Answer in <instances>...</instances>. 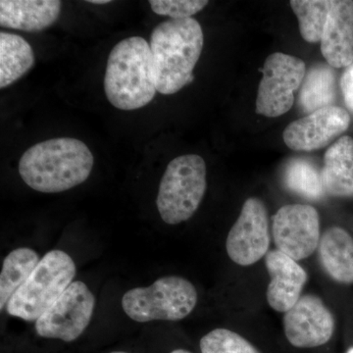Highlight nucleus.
Instances as JSON below:
<instances>
[{"mask_svg": "<svg viewBox=\"0 0 353 353\" xmlns=\"http://www.w3.org/2000/svg\"><path fill=\"white\" fill-rule=\"evenodd\" d=\"M95 299L85 283L69 285L57 303L36 321L39 336L63 341L77 340L87 329L94 313Z\"/></svg>", "mask_w": 353, "mask_h": 353, "instance_id": "nucleus-8", "label": "nucleus"}, {"mask_svg": "<svg viewBox=\"0 0 353 353\" xmlns=\"http://www.w3.org/2000/svg\"><path fill=\"white\" fill-rule=\"evenodd\" d=\"M320 43L330 66L347 68L353 63V1H334Z\"/></svg>", "mask_w": 353, "mask_h": 353, "instance_id": "nucleus-14", "label": "nucleus"}, {"mask_svg": "<svg viewBox=\"0 0 353 353\" xmlns=\"http://www.w3.org/2000/svg\"><path fill=\"white\" fill-rule=\"evenodd\" d=\"M272 230L278 250L296 261L313 254L321 239L319 214L307 204H289L279 209Z\"/></svg>", "mask_w": 353, "mask_h": 353, "instance_id": "nucleus-9", "label": "nucleus"}, {"mask_svg": "<svg viewBox=\"0 0 353 353\" xmlns=\"http://www.w3.org/2000/svg\"><path fill=\"white\" fill-rule=\"evenodd\" d=\"M206 164L196 154L181 155L167 166L157 196V209L166 224L189 220L206 190Z\"/></svg>", "mask_w": 353, "mask_h": 353, "instance_id": "nucleus-5", "label": "nucleus"}, {"mask_svg": "<svg viewBox=\"0 0 353 353\" xmlns=\"http://www.w3.org/2000/svg\"><path fill=\"white\" fill-rule=\"evenodd\" d=\"M336 99V77L330 65H314L306 73L301 92L299 105L305 113L333 106Z\"/></svg>", "mask_w": 353, "mask_h": 353, "instance_id": "nucleus-19", "label": "nucleus"}, {"mask_svg": "<svg viewBox=\"0 0 353 353\" xmlns=\"http://www.w3.org/2000/svg\"><path fill=\"white\" fill-rule=\"evenodd\" d=\"M201 353H260L241 334L227 329H215L201 341Z\"/></svg>", "mask_w": 353, "mask_h": 353, "instance_id": "nucleus-23", "label": "nucleus"}, {"mask_svg": "<svg viewBox=\"0 0 353 353\" xmlns=\"http://www.w3.org/2000/svg\"><path fill=\"white\" fill-rule=\"evenodd\" d=\"M265 263L270 275L267 301L278 312L285 313L303 296L307 273L296 260L278 250L267 253Z\"/></svg>", "mask_w": 353, "mask_h": 353, "instance_id": "nucleus-13", "label": "nucleus"}, {"mask_svg": "<svg viewBox=\"0 0 353 353\" xmlns=\"http://www.w3.org/2000/svg\"><path fill=\"white\" fill-rule=\"evenodd\" d=\"M345 353H353V347L348 348Z\"/></svg>", "mask_w": 353, "mask_h": 353, "instance_id": "nucleus-28", "label": "nucleus"}, {"mask_svg": "<svg viewBox=\"0 0 353 353\" xmlns=\"http://www.w3.org/2000/svg\"><path fill=\"white\" fill-rule=\"evenodd\" d=\"M325 194L334 197L353 196V139L343 137L330 146L321 171Z\"/></svg>", "mask_w": 353, "mask_h": 353, "instance_id": "nucleus-16", "label": "nucleus"}, {"mask_svg": "<svg viewBox=\"0 0 353 353\" xmlns=\"http://www.w3.org/2000/svg\"><path fill=\"white\" fill-rule=\"evenodd\" d=\"M34 64V50L24 38L0 32V88L17 82Z\"/></svg>", "mask_w": 353, "mask_h": 353, "instance_id": "nucleus-18", "label": "nucleus"}, {"mask_svg": "<svg viewBox=\"0 0 353 353\" xmlns=\"http://www.w3.org/2000/svg\"><path fill=\"white\" fill-rule=\"evenodd\" d=\"M332 0H292L290 6L299 22L301 37L308 43L321 41L330 11L333 7Z\"/></svg>", "mask_w": 353, "mask_h": 353, "instance_id": "nucleus-21", "label": "nucleus"}, {"mask_svg": "<svg viewBox=\"0 0 353 353\" xmlns=\"http://www.w3.org/2000/svg\"><path fill=\"white\" fill-rule=\"evenodd\" d=\"M88 2L92 4H108L110 1H109V0H90V1Z\"/></svg>", "mask_w": 353, "mask_h": 353, "instance_id": "nucleus-26", "label": "nucleus"}, {"mask_svg": "<svg viewBox=\"0 0 353 353\" xmlns=\"http://www.w3.org/2000/svg\"><path fill=\"white\" fill-rule=\"evenodd\" d=\"M284 179L290 190L305 199L318 201L325 194L321 172L307 160L294 159L289 162Z\"/></svg>", "mask_w": 353, "mask_h": 353, "instance_id": "nucleus-22", "label": "nucleus"}, {"mask_svg": "<svg viewBox=\"0 0 353 353\" xmlns=\"http://www.w3.org/2000/svg\"><path fill=\"white\" fill-rule=\"evenodd\" d=\"M110 353H128V352H110Z\"/></svg>", "mask_w": 353, "mask_h": 353, "instance_id": "nucleus-29", "label": "nucleus"}, {"mask_svg": "<svg viewBox=\"0 0 353 353\" xmlns=\"http://www.w3.org/2000/svg\"><path fill=\"white\" fill-rule=\"evenodd\" d=\"M284 329L294 347H321L333 336L334 318L321 299L306 294L285 313Z\"/></svg>", "mask_w": 353, "mask_h": 353, "instance_id": "nucleus-11", "label": "nucleus"}, {"mask_svg": "<svg viewBox=\"0 0 353 353\" xmlns=\"http://www.w3.org/2000/svg\"><path fill=\"white\" fill-rule=\"evenodd\" d=\"M350 124V116L345 109L329 106L290 123L283 139L290 150L311 152L328 145L347 131Z\"/></svg>", "mask_w": 353, "mask_h": 353, "instance_id": "nucleus-12", "label": "nucleus"}, {"mask_svg": "<svg viewBox=\"0 0 353 353\" xmlns=\"http://www.w3.org/2000/svg\"><path fill=\"white\" fill-rule=\"evenodd\" d=\"M305 75V63L301 58L282 52L267 57L257 92V113L269 118L287 113Z\"/></svg>", "mask_w": 353, "mask_h": 353, "instance_id": "nucleus-7", "label": "nucleus"}, {"mask_svg": "<svg viewBox=\"0 0 353 353\" xmlns=\"http://www.w3.org/2000/svg\"><path fill=\"white\" fill-rule=\"evenodd\" d=\"M94 155L83 141L73 138L48 139L23 154L19 173L26 185L46 194L65 192L88 180Z\"/></svg>", "mask_w": 353, "mask_h": 353, "instance_id": "nucleus-1", "label": "nucleus"}, {"mask_svg": "<svg viewBox=\"0 0 353 353\" xmlns=\"http://www.w3.org/2000/svg\"><path fill=\"white\" fill-rule=\"evenodd\" d=\"M203 41L201 26L194 18L167 20L157 26L150 46L158 92L174 94L194 81Z\"/></svg>", "mask_w": 353, "mask_h": 353, "instance_id": "nucleus-2", "label": "nucleus"}, {"mask_svg": "<svg viewBox=\"0 0 353 353\" xmlns=\"http://www.w3.org/2000/svg\"><path fill=\"white\" fill-rule=\"evenodd\" d=\"M318 250L320 262L330 277L340 284H353V238L345 229L327 230Z\"/></svg>", "mask_w": 353, "mask_h": 353, "instance_id": "nucleus-17", "label": "nucleus"}, {"mask_svg": "<svg viewBox=\"0 0 353 353\" xmlns=\"http://www.w3.org/2000/svg\"><path fill=\"white\" fill-rule=\"evenodd\" d=\"M76 265L62 250L46 253L24 285L11 297L7 312L28 322L37 321L73 283Z\"/></svg>", "mask_w": 353, "mask_h": 353, "instance_id": "nucleus-4", "label": "nucleus"}, {"mask_svg": "<svg viewBox=\"0 0 353 353\" xmlns=\"http://www.w3.org/2000/svg\"><path fill=\"white\" fill-rule=\"evenodd\" d=\"M61 6L58 0H1L0 25L23 32H41L57 22Z\"/></svg>", "mask_w": 353, "mask_h": 353, "instance_id": "nucleus-15", "label": "nucleus"}, {"mask_svg": "<svg viewBox=\"0 0 353 353\" xmlns=\"http://www.w3.org/2000/svg\"><path fill=\"white\" fill-rule=\"evenodd\" d=\"M171 353H190V352H188V350H174V352H172Z\"/></svg>", "mask_w": 353, "mask_h": 353, "instance_id": "nucleus-27", "label": "nucleus"}, {"mask_svg": "<svg viewBox=\"0 0 353 353\" xmlns=\"http://www.w3.org/2000/svg\"><path fill=\"white\" fill-rule=\"evenodd\" d=\"M341 92L345 104L350 110L353 111V63L345 69L341 80Z\"/></svg>", "mask_w": 353, "mask_h": 353, "instance_id": "nucleus-25", "label": "nucleus"}, {"mask_svg": "<svg viewBox=\"0 0 353 353\" xmlns=\"http://www.w3.org/2000/svg\"><path fill=\"white\" fill-rule=\"evenodd\" d=\"M270 245L266 206L256 197L246 199L241 214L230 230L226 250L230 259L241 266L256 263Z\"/></svg>", "mask_w": 353, "mask_h": 353, "instance_id": "nucleus-10", "label": "nucleus"}, {"mask_svg": "<svg viewBox=\"0 0 353 353\" xmlns=\"http://www.w3.org/2000/svg\"><path fill=\"white\" fill-rule=\"evenodd\" d=\"M150 7L157 15L171 19H189L208 4L206 0H150Z\"/></svg>", "mask_w": 353, "mask_h": 353, "instance_id": "nucleus-24", "label": "nucleus"}, {"mask_svg": "<svg viewBox=\"0 0 353 353\" xmlns=\"http://www.w3.org/2000/svg\"><path fill=\"white\" fill-rule=\"evenodd\" d=\"M104 90L109 102L120 110L145 108L157 94L150 43L141 37L125 39L108 57Z\"/></svg>", "mask_w": 353, "mask_h": 353, "instance_id": "nucleus-3", "label": "nucleus"}, {"mask_svg": "<svg viewBox=\"0 0 353 353\" xmlns=\"http://www.w3.org/2000/svg\"><path fill=\"white\" fill-rule=\"evenodd\" d=\"M196 303V290L190 281L168 276L150 287L130 290L123 296L122 307L137 322L179 321L192 312Z\"/></svg>", "mask_w": 353, "mask_h": 353, "instance_id": "nucleus-6", "label": "nucleus"}, {"mask_svg": "<svg viewBox=\"0 0 353 353\" xmlns=\"http://www.w3.org/2000/svg\"><path fill=\"white\" fill-rule=\"evenodd\" d=\"M41 261L39 254L28 248H17L7 255L0 275V308L8 304L11 297L24 285Z\"/></svg>", "mask_w": 353, "mask_h": 353, "instance_id": "nucleus-20", "label": "nucleus"}]
</instances>
